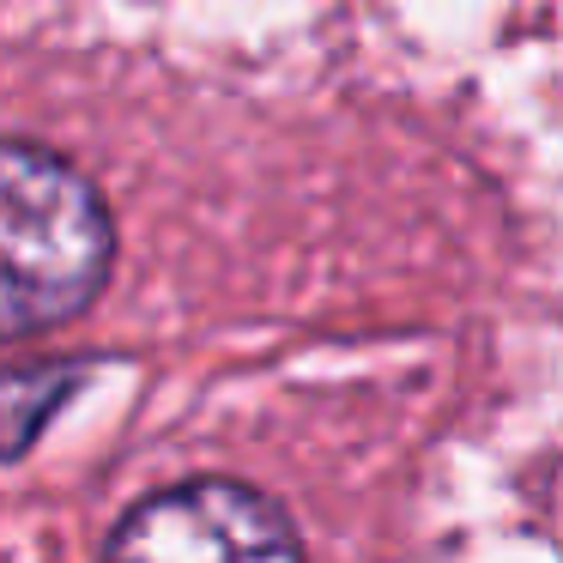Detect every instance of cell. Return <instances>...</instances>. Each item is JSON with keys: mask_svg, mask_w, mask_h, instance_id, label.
Returning <instances> with one entry per match:
<instances>
[{"mask_svg": "<svg viewBox=\"0 0 563 563\" xmlns=\"http://www.w3.org/2000/svg\"><path fill=\"white\" fill-rule=\"evenodd\" d=\"M115 224L86 170L49 146L0 140V340H31L110 279Z\"/></svg>", "mask_w": 563, "mask_h": 563, "instance_id": "6da1fadb", "label": "cell"}, {"mask_svg": "<svg viewBox=\"0 0 563 563\" xmlns=\"http://www.w3.org/2000/svg\"><path fill=\"white\" fill-rule=\"evenodd\" d=\"M103 563H303L291 515L236 478H188L146 497Z\"/></svg>", "mask_w": 563, "mask_h": 563, "instance_id": "7a4b0ae2", "label": "cell"}, {"mask_svg": "<svg viewBox=\"0 0 563 563\" xmlns=\"http://www.w3.org/2000/svg\"><path fill=\"white\" fill-rule=\"evenodd\" d=\"M79 388V364H31L0 376V461H19Z\"/></svg>", "mask_w": 563, "mask_h": 563, "instance_id": "3957f363", "label": "cell"}]
</instances>
